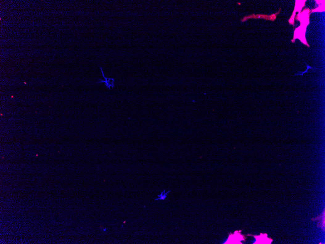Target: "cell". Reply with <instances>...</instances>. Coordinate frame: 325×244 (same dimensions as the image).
<instances>
[{"label": "cell", "mask_w": 325, "mask_h": 244, "mask_svg": "<svg viewBox=\"0 0 325 244\" xmlns=\"http://www.w3.org/2000/svg\"><path fill=\"white\" fill-rule=\"evenodd\" d=\"M244 237L240 232L236 231L234 234L230 235L225 244H241V240H244Z\"/></svg>", "instance_id": "cell-1"}, {"label": "cell", "mask_w": 325, "mask_h": 244, "mask_svg": "<svg viewBox=\"0 0 325 244\" xmlns=\"http://www.w3.org/2000/svg\"><path fill=\"white\" fill-rule=\"evenodd\" d=\"M261 236H255L257 241L254 244H271L272 240L268 238L267 234H261Z\"/></svg>", "instance_id": "cell-2"}, {"label": "cell", "mask_w": 325, "mask_h": 244, "mask_svg": "<svg viewBox=\"0 0 325 244\" xmlns=\"http://www.w3.org/2000/svg\"><path fill=\"white\" fill-rule=\"evenodd\" d=\"M307 67H308V68H307V70H306L304 72L301 73H298V74H295V75H303V74H304L306 72L308 71V69H312V68H311V67H310V66H309L308 65H307Z\"/></svg>", "instance_id": "cell-3"}]
</instances>
